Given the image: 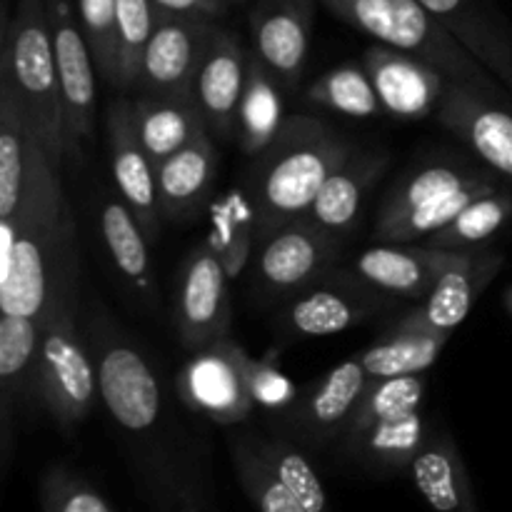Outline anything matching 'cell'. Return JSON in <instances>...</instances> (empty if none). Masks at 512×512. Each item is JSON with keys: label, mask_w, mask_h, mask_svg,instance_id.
<instances>
[{"label": "cell", "mask_w": 512, "mask_h": 512, "mask_svg": "<svg viewBox=\"0 0 512 512\" xmlns=\"http://www.w3.org/2000/svg\"><path fill=\"white\" fill-rule=\"evenodd\" d=\"M80 293L75 220L60 173H48L10 218H0V313L40 320Z\"/></svg>", "instance_id": "1"}, {"label": "cell", "mask_w": 512, "mask_h": 512, "mask_svg": "<svg viewBox=\"0 0 512 512\" xmlns=\"http://www.w3.org/2000/svg\"><path fill=\"white\" fill-rule=\"evenodd\" d=\"M355 153L353 145L313 115L288 118L268 150L253 158L245 195L258 220V243L305 218L325 180Z\"/></svg>", "instance_id": "2"}, {"label": "cell", "mask_w": 512, "mask_h": 512, "mask_svg": "<svg viewBox=\"0 0 512 512\" xmlns=\"http://www.w3.org/2000/svg\"><path fill=\"white\" fill-rule=\"evenodd\" d=\"M323 5L335 18L378 43L425 60L453 83L512 103L510 90L458 43L420 0H323Z\"/></svg>", "instance_id": "3"}, {"label": "cell", "mask_w": 512, "mask_h": 512, "mask_svg": "<svg viewBox=\"0 0 512 512\" xmlns=\"http://www.w3.org/2000/svg\"><path fill=\"white\" fill-rule=\"evenodd\" d=\"M0 73L15 85L50 163L60 170L68 158V130L45 0H18L3 25Z\"/></svg>", "instance_id": "4"}, {"label": "cell", "mask_w": 512, "mask_h": 512, "mask_svg": "<svg viewBox=\"0 0 512 512\" xmlns=\"http://www.w3.org/2000/svg\"><path fill=\"white\" fill-rule=\"evenodd\" d=\"M80 293L48 305L40 323V343L33 370V398L48 410L58 428L85 420L98 390L88 340L78 330Z\"/></svg>", "instance_id": "5"}, {"label": "cell", "mask_w": 512, "mask_h": 512, "mask_svg": "<svg viewBox=\"0 0 512 512\" xmlns=\"http://www.w3.org/2000/svg\"><path fill=\"white\" fill-rule=\"evenodd\" d=\"M425 385V373L373 378L343 433L348 448L375 468L413 463L430 438L423 418Z\"/></svg>", "instance_id": "6"}, {"label": "cell", "mask_w": 512, "mask_h": 512, "mask_svg": "<svg viewBox=\"0 0 512 512\" xmlns=\"http://www.w3.org/2000/svg\"><path fill=\"white\" fill-rule=\"evenodd\" d=\"M85 340L98 373L100 398L115 423L128 433L153 430L160 420L163 398L145 355L98 305L88 318Z\"/></svg>", "instance_id": "7"}, {"label": "cell", "mask_w": 512, "mask_h": 512, "mask_svg": "<svg viewBox=\"0 0 512 512\" xmlns=\"http://www.w3.org/2000/svg\"><path fill=\"white\" fill-rule=\"evenodd\" d=\"M250 363L253 358L230 335L198 350L175 380L180 400L213 423H240L258 405L250 390Z\"/></svg>", "instance_id": "8"}, {"label": "cell", "mask_w": 512, "mask_h": 512, "mask_svg": "<svg viewBox=\"0 0 512 512\" xmlns=\"http://www.w3.org/2000/svg\"><path fill=\"white\" fill-rule=\"evenodd\" d=\"M340 240L308 215L283 225L258 243L253 255L255 285L270 298H293L325 278L340 255Z\"/></svg>", "instance_id": "9"}, {"label": "cell", "mask_w": 512, "mask_h": 512, "mask_svg": "<svg viewBox=\"0 0 512 512\" xmlns=\"http://www.w3.org/2000/svg\"><path fill=\"white\" fill-rule=\"evenodd\" d=\"M215 28L218 25L203 15L160 8L135 83L138 95H195V80Z\"/></svg>", "instance_id": "10"}, {"label": "cell", "mask_w": 512, "mask_h": 512, "mask_svg": "<svg viewBox=\"0 0 512 512\" xmlns=\"http://www.w3.org/2000/svg\"><path fill=\"white\" fill-rule=\"evenodd\" d=\"M55 65L63 90L68 158H80L83 140L93 135L95 123V58L80 25L75 0H45Z\"/></svg>", "instance_id": "11"}, {"label": "cell", "mask_w": 512, "mask_h": 512, "mask_svg": "<svg viewBox=\"0 0 512 512\" xmlns=\"http://www.w3.org/2000/svg\"><path fill=\"white\" fill-rule=\"evenodd\" d=\"M468 250H443L430 245L380 243L350 260L345 280L385 298L423 300L450 265Z\"/></svg>", "instance_id": "12"}, {"label": "cell", "mask_w": 512, "mask_h": 512, "mask_svg": "<svg viewBox=\"0 0 512 512\" xmlns=\"http://www.w3.org/2000/svg\"><path fill=\"white\" fill-rule=\"evenodd\" d=\"M435 118L463 140L485 168L512 185V103L448 80Z\"/></svg>", "instance_id": "13"}, {"label": "cell", "mask_w": 512, "mask_h": 512, "mask_svg": "<svg viewBox=\"0 0 512 512\" xmlns=\"http://www.w3.org/2000/svg\"><path fill=\"white\" fill-rule=\"evenodd\" d=\"M228 280L215 248H198L185 260L175 295V325L190 353L230 335Z\"/></svg>", "instance_id": "14"}, {"label": "cell", "mask_w": 512, "mask_h": 512, "mask_svg": "<svg viewBox=\"0 0 512 512\" xmlns=\"http://www.w3.org/2000/svg\"><path fill=\"white\" fill-rule=\"evenodd\" d=\"M53 170L60 173L50 163L18 90L0 73V218H10Z\"/></svg>", "instance_id": "15"}, {"label": "cell", "mask_w": 512, "mask_h": 512, "mask_svg": "<svg viewBox=\"0 0 512 512\" xmlns=\"http://www.w3.org/2000/svg\"><path fill=\"white\" fill-rule=\"evenodd\" d=\"M363 65L373 80L383 113L400 120H423L435 115L448 88V78L438 68L383 43L365 50Z\"/></svg>", "instance_id": "16"}, {"label": "cell", "mask_w": 512, "mask_h": 512, "mask_svg": "<svg viewBox=\"0 0 512 512\" xmlns=\"http://www.w3.org/2000/svg\"><path fill=\"white\" fill-rule=\"evenodd\" d=\"M313 13V0H255L250 8L253 53L290 93L298 90L308 63Z\"/></svg>", "instance_id": "17"}, {"label": "cell", "mask_w": 512, "mask_h": 512, "mask_svg": "<svg viewBox=\"0 0 512 512\" xmlns=\"http://www.w3.org/2000/svg\"><path fill=\"white\" fill-rule=\"evenodd\" d=\"M108 145L115 188L130 213L138 218L148 243H155L160 238L158 173L135 135L130 100L123 95H118L108 108Z\"/></svg>", "instance_id": "18"}, {"label": "cell", "mask_w": 512, "mask_h": 512, "mask_svg": "<svg viewBox=\"0 0 512 512\" xmlns=\"http://www.w3.org/2000/svg\"><path fill=\"white\" fill-rule=\"evenodd\" d=\"M385 295L355 285L343 275L318 280L310 288L288 298L283 310V330L293 338H325L363 323L383 308Z\"/></svg>", "instance_id": "19"}, {"label": "cell", "mask_w": 512, "mask_h": 512, "mask_svg": "<svg viewBox=\"0 0 512 512\" xmlns=\"http://www.w3.org/2000/svg\"><path fill=\"white\" fill-rule=\"evenodd\" d=\"M250 50L230 30L215 28L198 80L195 98L205 115L210 135L230 138L238 130V113L248 83Z\"/></svg>", "instance_id": "20"}, {"label": "cell", "mask_w": 512, "mask_h": 512, "mask_svg": "<svg viewBox=\"0 0 512 512\" xmlns=\"http://www.w3.org/2000/svg\"><path fill=\"white\" fill-rule=\"evenodd\" d=\"M512 93V25L493 0H420Z\"/></svg>", "instance_id": "21"}, {"label": "cell", "mask_w": 512, "mask_h": 512, "mask_svg": "<svg viewBox=\"0 0 512 512\" xmlns=\"http://www.w3.org/2000/svg\"><path fill=\"white\" fill-rule=\"evenodd\" d=\"M500 268H503V255L488 253V250H468L458 263L445 270L443 278L423 298V305L405 315L400 323L453 335V330L468 318L478 295L493 283Z\"/></svg>", "instance_id": "22"}, {"label": "cell", "mask_w": 512, "mask_h": 512, "mask_svg": "<svg viewBox=\"0 0 512 512\" xmlns=\"http://www.w3.org/2000/svg\"><path fill=\"white\" fill-rule=\"evenodd\" d=\"M370 383H373V375L368 373L360 355H355L330 370L303 398L295 400L290 420L308 438H335L338 433H345Z\"/></svg>", "instance_id": "23"}, {"label": "cell", "mask_w": 512, "mask_h": 512, "mask_svg": "<svg viewBox=\"0 0 512 512\" xmlns=\"http://www.w3.org/2000/svg\"><path fill=\"white\" fill-rule=\"evenodd\" d=\"M130 120L155 170L170 155L210 133L195 95H138L130 100Z\"/></svg>", "instance_id": "24"}, {"label": "cell", "mask_w": 512, "mask_h": 512, "mask_svg": "<svg viewBox=\"0 0 512 512\" xmlns=\"http://www.w3.org/2000/svg\"><path fill=\"white\" fill-rule=\"evenodd\" d=\"M388 168L385 153H360L355 150L320 188L318 198L308 210V218L335 238H345L355 228L365 198L375 180Z\"/></svg>", "instance_id": "25"}, {"label": "cell", "mask_w": 512, "mask_h": 512, "mask_svg": "<svg viewBox=\"0 0 512 512\" xmlns=\"http://www.w3.org/2000/svg\"><path fill=\"white\" fill-rule=\"evenodd\" d=\"M160 213L170 220H185L210 193L218 173V150L213 135H200L188 148L178 150L158 165Z\"/></svg>", "instance_id": "26"}, {"label": "cell", "mask_w": 512, "mask_h": 512, "mask_svg": "<svg viewBox=\"0 0 512 512\" xmlns=\"http://www.w3.org/2000/svg\"><path fill=\"white\" fill-rule=\"evenodd\" d=\"M40 343V323L33 318L3 315L0 320V420L3 440L13 433L15 408L33 395L35 355Z\"/></svg>", "instance_id": "27"}, {"label": "cell", "mask_w": 512, "mask_h": 512, "mask_svg": "<svg viewBox=\"0 0 512 512\" xmlns=\"http://www.w3.org/2000/svg\"><path fill=\"white\" fill-rule=\"evenodd\" d=\"M283 88L285 85L275 78L273 70L258 55L250 53L248 83L238 113L240 150L250 158H258L263 150H268L288 123Z\"/></svg>", "instance_id": "28"}, {"label": "cell", "mask_w": 512, "mask_h": 512, "mask_svg": "<svg viewBox=\"0 0 512 512\" xmlns=\"http://www.w3.org/2000/svg\"><path fill=\"white\" fill-rule=\"evenodd\" d=\"M488 170L490 168H468V165L455 163V160H433V163L420 165L390 188L388 198L383 200L378 215H375L373 230L395 223L403 215L413 213V210L423 208V205L433 203V200L443 198L453 190L465 188Z\"/></svg>", "instance_id": "29"}, {"label": "cell", "mask_w": 512, "mask_h": 512, "mask_svg": "<svg viewBox=\"0 0 512 512\" xmlns=\"http://www.w3.org/2000/svg\"><path fill=\"white\" fill-rule=\"evenodd\" d=\"M450 335L433 333V330L410 328L398 323L380 338L378 343L363 350L360 360L375 380L398 378V375L425 373L443 353Z\"/></svg>", "instance_id": "30"}, {"label": "cell", "mask_w": 512, "mask_h": 512, "mask_svg": "<svg viewBox=\"0 0 512 512\" xmlns=\"http://www.w3.org/2000/svg\"><path fill=\"white\" fill-rule=\"evenodd\" d=\"M415 488L435 512H465L463 460L448 435L433 433L410 463Z\"/></svg>", "instance_id": "31"}, {"label": "cell", "mask_w": 512, "mask_h": 512, "mask_svg": "<svg viewBox=\"0 0 512 512\" xmlns=\"http://www.w3.org/2000/svg\"><path fill=\"white\" fill-rule=\"evenodd\" d=\"M100 228H103L105 245H108L110 258H113L120 275L138 293H150L153 278H150L148 238H145L138 218L123 203V198L103 200V205H100Z\"/></svg>", "instance_id": "32"}, {"label": "cell", "mask_w": 512, "mask_h": 512, "mask_svg": "<svg viewBox=\"0 0 512 512\" xmlns=\"http://www.w3.org/2000/svg\"><path fill=\"white\" fill-rule=\"evenodd\" d=\"M512 220V188L475 198L458 218L423 240V245L443 250H475L488 243Z\"/></svg>", "instance_id": "33"}, {"label": "cell", "mask_w": 512, "mask_h": 512, "mask_svg": "<svg viewBox=\"0 0 512 512\" xmlns=\"http://www.w3.org/2000/svg\"><path fill=\"white\" fill-rule=\"evenodd\" d=\"M308 100L350 118H375L383 113V105L363 63H345L320 75L308 88Z\"/></svg>", "instance_id": "34"}, {"label": "cell", "mask_w": 512, "mask_h": 512, "mask_svg": "<svg viewBox=\"0 0 512 512\" xmlns=\"http://www.w3.org/2000/svg\"><path fill=\"white\" fill-rule=\"evenodd\" d=\"M160 8L153 0H118V78L120 90L138 83L145 48L158 23Z\"/></svg>", "instance_id": "35"}, {"label": "cell", "mask_w": 512, "mask_h": 512, "mask_svg": "<svg viewBox=\"0 0 512 512\" xmlns=\"http://www.w3.org/2000/svg\"><path fill=\"white\" fill-rule=\"evenodd\" d=\"M253 445L263 455L265 463L273 468V473L278 475L280 483L303 505L305 512H328V498H325L323 485H320V478L303 453H298L293 445L280 438H253Z\"/></svg>", "instance_id": "36"}, {"label": "cell", "mask_w": 512, "mask_h": 512, "mask_svg": "<svg viewBox=\"0 0 512 512\" xmlns=\"http://www.w3.org/2000/svg\"><path fill=\"white\" fill-rule=\"evenodd\" d=\"M215 253H218L220 263H223L228 278H238L243 273L245 263L250 255H255V245H258V220L255 213L250 215L248 203L243 198H228V203L220 208L218 218H215Z\"/></svg>", "instance_id": "37"}, {"label": "cell", "mask_w": 512, "mask_h": 512, "mask_svg": "<svg viewBox=\"0 0 512 512\" xmlns=\"http://www.w3.org/2000/svg\"><path fill=\"white\" fill-rule=\"evenodd\" d=\"M233 458L235 465H238L240 480L255 498L260 512H305L303 505L295 500V495L280 483L273 468L265 463L263 455L253 445V438L235 440Z\"/></svg>", "instance_id": "38"}, {"label": "cell", "mask_w": 512, "mask_h": 512, "mask_svg": "<svg viewBox=\"0 0 512 512\" xmlns=\"http://www.w3.org/2000/svg\"><path fill=\"white\" fill-rule=\"evenodd\" d=\"M80 25L100 75L118 78V0H75Z\"/></svg>", "instance_id": "39"}, {"label": "cell", "mask_w": 512, "mask_h": 512, "mask_svg": "<svg viewBox=\"0 0 512 512\" xmlns=\"http://www.w3.org/2000/svg\"><path fill=\"white\" fill-rule=\"evenodd\" d=\"M250 390H253L255 403L263 405V408L278 410L298 400L295 385L290 383L283 370L275 368L270 358L250 363Z\"/></svg>", "instance_id": "40"}, {"label": "cell", "mask_w": 512, "mask_h": 512, "mask_svg": "<svg viewBox=\"0 0 512 512\" xmlns=\"http://www.w3.org/2000/svg\"><path fill=\"white\" fill-rule=\"evenodd\" d=\"M58 512H110V508L95 490L73 480L63 493L58 488Z\"/></svg>", "instance_id": "41"}, {"label": "cell", "mask_w": 512, "mask_h": 512, "mask_svg": "<svg viewBox=\"0 0 512 512\" xmlns=\"http://www.w3.org/2000/svg\"><path fill=\"white\" fill-rule=\"evenodd\" d=\"M158 8L170 10V13L185 15H203V18H220L228 10V0H153Z\"/></svg>", "instance_id": "42"}, {"label": "cell", "mask_w": 512, "mask_h": 512, "mask_svg": "<svg viewBox=\"0 0 512 512\" xmlns=\"http://www.w3.org/2000/svg\"><path fill=\"white\" fill-rule=\"evenodd\" d=\"M508 305H510V313H512V290L508 293Z\"/></svg>", "instance_id": "43"}]
</instances>
